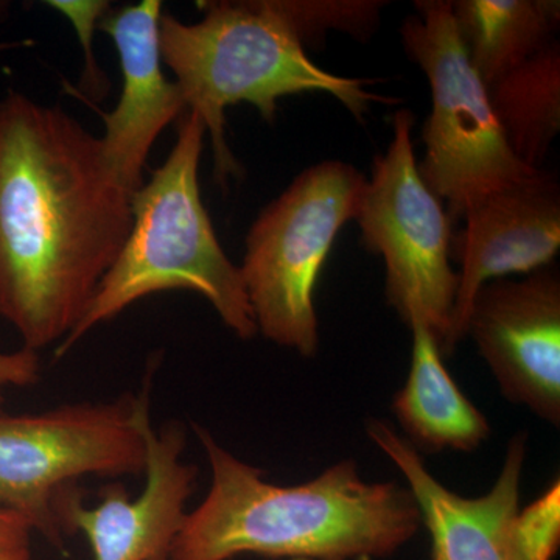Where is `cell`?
Masks as SVG:
<instances>
[{
	"mask_svg": "<svg viewBox=\"0 0 560 560\" xmlns=\"http://www.w3.org/2000/svg\"><path fill=\"white\" fill-rule=\"evenodd\" d=\"M501 396L560 423V278L552 267L490 280L466 323Z\"/></svg>",
	"mask_w": 560,
	"mask_h": 560,
	"instance_id": "9c48e42d",
	"label": "cell"
},
{
	"mask_svg": "<svg viewBox=\"0 0 560 560\" xmlns=\"http://www.w3.org/2000/svg\"><path fill=\"white\" fill-rule=\"evenodd\" d=\"M452 13L488 91L552 43L560 25L558 0H456Z\"/></svg>",
	"mask_w": 560,
	"mask_h": 560,
	"instance_id": "9a60e30c",
	"label": "cell"
},
{
	"mask_svg": "<svg viewBox=\"0 0 560 560\" xmlns=\"http://www.w3.org/2000/svg\"><path fill=\"white\" fill-rule=\"evenodd\" d=\"M43 374L39 352L22 346L13 352L0 350V410L5 404V393L10 388H27L36 385Z\"/></svg>",
	"mask_w": 560,
	"mask_h": 560,
	"instance_id": "ffe728a7",
	"label": "cell"
},
{
	"mask_svg": "<svg viewBox=\"0 0 560 560\" xmlns=\"http://www.w3.org/2000/svg\"><path fill=\"white\" fill-rule=\"evenodd\" d=\"M47 3L72 22L83 43L84 72L81 77V91L94 102L102 101L108 94L110 84L108 77L95 61L92 36L97 31L98 22L110 10V3L102 0H50Z\"/></svg>",
	"mask_w": 560,
	"mask_h": 560,
	"instance_id": "d6986e66",
	"label": "cell"
},
{
	"mask_svg": "<svg viewBox=\"0 0 560 560\" xmlns=\"http://www.w3.org/2000/svg\"><path fill=\"white\" fill-rule=\"evenodd\" d=\"M407 326L412 335L410 374L390 407L401 436L419 453L477 451L492 431L488 418L445 368L429 326L416 315Z\"/></svg>",
	"mask_w": 560,
	"mask_h": 560,
	"instance_id": "5bb4252c",
	"label": "cell"
},
{
	"mask_svg": "<svg viewBox=\"0 0 560 560\" xmlns=\"http://www.w3.org/2000/svg\"><path fill=\"white\" fill-rule=\"evenodd\" d=\"M206 132L200 116L187 109L167 160L132 195L127 242L83 318L57 346V359L135 302L171 290L200 294L242 340L259 334L241 268L221 248L201 200L198 172Z\"/></svg>",
	"mask_w": 560,
	"mask_h": 560,
	"instance_id": "277c9868",
	"label": "cell"
},
{
	"mask_svg": "<svg viewBox=\"0 0 560 560\" xmlns=\"http://www.w3.org/2000/svg\"><path fill=\"white\" fill-rule=\"evenodd\" d=\"M101 138L60 106L0 98V320L36 350L83 318L132 224Z\"/></svg>",
	"mask_w": 560,
	"mask_h": 560,
	"instance_id": "6da1fadb",
	"label": "cell"
},
{
	"mask_svg": "<svg viewBox=\"0 0 560 560\" xmlns=\"http://www.w3.org/2000/svg\"><path fill=\"white\" fill-rule=\"evenodd\" d=\"M302 47L318 50L326 44L327 32L348 33L368 40L381 27L383 0H275Z\"/></svg>",
	"mask_w": 560,
	"mask_h": 560,
	"instance_id": "e0dca14e",
	"label": "cell"
},
{
	"mask_svg": "<svg viewBox=\"0 0 560 560\" xmlns=\"http://www.w3.org/2000/svg\"><path fill=\"white\" fill-rule=\"evenodd\" d=\"M489 98L514 156L530 171H541L560 131L559 40L503 77Z\"/></svg>",
	"mask_w": 560,
	"mask_h": 560,
	"instance_id": "2e32d148",
	"label": "cell"
},
{
	"mask_svg": "<svg viewBox=\"0 0 560 560\" xmlns=\"http://www.w3.org/2000/svg\"><path fill=\"white\" fill-rule=\"evenodd\" d=\"M160 0L109 10L98 22L119 51L120 101L103 114V160L124 189L135 195L142 187L143 168L164 128L179 120L187 106L178 83L165 79L160 49Z\"/></svg>",
	"mask_w": 560,
	"mask_h": 560,
	"instance_id": "4fadbf2b",
	"label": "cell"
},
{
	"mask_svg": "<svg viewBox=\"0 0 560 560\" xmlns=\"http://www.w3.org/2000/svg\"><path fill=\"white\" fill-rule=\"evenodd\" d=\"M366 434L400 471L418 504L420 522L430 537V560H523L515 518L528 455L526 433L512 438L499 477L480 497H464L442 485L422 453L386 420H368Z\"/></svg>",
	"mask_w": 560,
	"mask_h": 560,
	"instance_id": "7c38bea8",
	"label": "cell"
},
{
	"mask_svg": "<svg viewBox=\"0 0 560 560\" xmlns=\"http://www.w3.org/2000/svg\"><path fill=\"white\" fill-rule=\"evenodd\" d=\"M412 128L410 109L394 114L393 139L375 158L355 221L364 248L385 260L390 307L405 324L419 316L442 352L458 291V272L451 261L453 223L444 202L420 176Z\"/></svg>",
	"mask_w": 560,
	"mask_h": 560,
	"instance_id": "ba28073f",
	"label": "cell"
},
{
	"mask_svg": "<svg viewBox=\"0 0 560 560\" xmlns=\"http://www.w3.org/2000/svg\"><path fill=\"white\" fill-rule=\"evenodd\" d=\"M463 220L466 226L452 237V259L460 270L444 359L466 337L471 302L482 285L551 267L560 249L558 180L544 171L534 173L478 198Z\"/></svg>",
	"mask_w": 560,
	"mask_h": 560,
	"instance_id": "8fae6325",
	"label": "cell"
},
{
	"mask_svg": "<svg viewBox=\"0 0 560 560\" xmlns=\"http://www.w3.org/2000/svg\"><path fill=\"white\" fill-rule=\"evenodd\" d=\"M156 359L138 394L62 405L38 415L0 411V508L25 518L54 547L65 548L55 501L86 477L145 474L147 429Z\"/></svg>",
	"mask_w": 560,
	"mask_h": 560,
	"instance_id": "5b68a950",
	"label": "cell"
},
{
	"mask_svg": "<svg viewBox=\"0 0 560 560\" xmlns=\"http://www.w3.org/2000/svg\"><path fill=\"white\" fill-rule=\"evenodd\" d=\"M202 10L205 16L194 24L162 13L160 49L187 109L200 116L209 132L220 186L242 173L228 145V106L250 103L271 124L280 98L305 92H326L360 121L372 103H394L368 91L370 81L335 75L315 65L275 0L205 2Z\"/></svg>",
	"mask_w": 560,
	"mask_h": 560,
	"instance_id": "3957f363",
	"label": "cell"
},
{
	"mask_svg": "<svg viewBox=\"0 0 560 560\" xmlns=\"http://www.w3.org/2000/svg\"><path fill=\"white\" fill-rule=\"evenodd\" d=\"M21 43H14V40H0V54L2 51L16 49V47H20Z\"/></svg>",
	"mask_w": 560,
	"mask_h": 560,
	"instance_id": "7402d4cb",
	"label": "cell"
},
{
	"mask_svg": "<svg viewBox=\"0 0 560 560\" xmlns=\"http://www.w3.org/2000/svg\"><path fill=\"white\" fill-rule=\"evenodd\" d=\"M31 523L0 508V560H33Z\"/></svg>",
	"mask_w": 560,
	"mask_h": 560,
	"instance_id": "44dd1931",
	"label": "cell"
},
{
	"mask_svg": "<svg viewBox=\"0 0 560 560\" xmlns=\"http://www.w3.org/2000/svg\"><path fill=\"white\" fill-rule=\"evenodd\" d=\"M415 5L418 14L405 20L400 35L431 90L422 132L425 154L418 167L453 223L478 198L539 171L523 165L508 147L488 88L459 38L452 0H418Z\"/></svg>",
	"mask_w": 560,
	"mask_h": 560,
	"instance_id": "52a82bcc",
	"label": "cell"
},
{
	"mask_svg": "<svg viewBox=\"0 0 560 560\" xmlns=\"http://www.w3.org/2000/svg\"><path fill=\"white\" fill-rule=\"evenodd\" d=\"M366 178L324 161L294 178L254 221L241 268L257 331L312 359L319 348L315 291L342 226L357 220Z\"/></svg>",
	"mask_w": 560,
	"mask_h": 560,
	"instance_id": "8992f818",
	"label": "cell"
},
{
	"mask_svg": "<svg viewBox=\"0 0 560 560\" xmlns=\"http://www.w3.org/2000/svg\"><path fill=\"white\" fill-rule=\"evenodd\" d=\"M210 469L206 499L187 514L171 560H383L422 528L407 486L366 481L353 459L296 486L264 471L194 425Z\"/></svg>",
	"mask_w": 560,
	"mask_h": 560,
	"instance_id": "7a4b0ae2",
	"label": "cell"
},
{
	"mask_svg": "<svg viewBox=\"0 0 560 560\" xmlns=\"http://www.w3.org/2000/svg\"><path fill=\"white\" fill-rule=\"evenodd\" d=\"M145 488L131 499L124 485L102 490L101 503L88 508L79 488L62 492L55 514L66 539L81 533L94 560H171L186 522L187 501L198 485V467L183 459L187 433L171 420L160 431L147 429Z\"/></svg>",
	"mask_w": 560,
	"mask_h": 560,
	"instance_id": "30bf717a",
	"label": "cell"
},
{
	"mask_svg": "<svg viewBox=\"0 0 560 560\" xmlns=\"http://www.w3.org/2000/svg\"><path fill=\"white\" fill-rule=\"evenodd\" d=\"M515 537L523 560H555L560 547V485L550 488L518 511Z\"/></svg>",
	"mask_w": 560,
	"mask_h": 560,
	"instance_id": "ac0fdd59",
	"label": "cell"
}]
</instances>
